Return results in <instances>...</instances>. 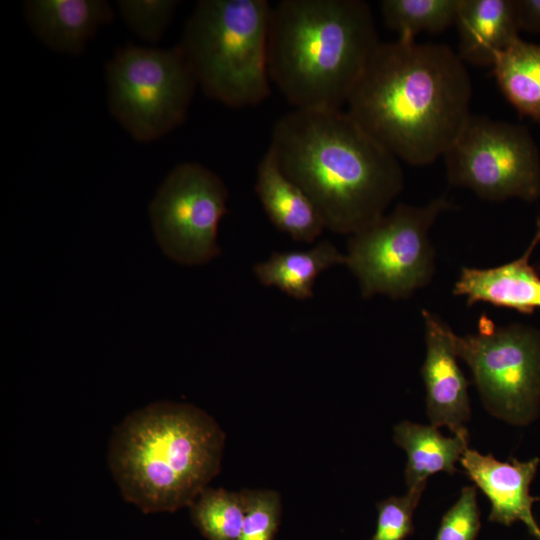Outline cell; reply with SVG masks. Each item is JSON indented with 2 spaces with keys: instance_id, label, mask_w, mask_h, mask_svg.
Instances as JSON below:
<instances>
[{
  "instance_id": "cell-1",
  "label": "cell",
  "mask_w": 540,
  "mask_h": 540,
  "mask_svg": "<svg viewBox=\"0 0 540 540\" xmlns=\"http://www.w3.org/2000/svg\"><path fill=\"white\" fill-rule=\"evenodd\" d=\"M472 82L451 47L399 38L380 42L347 112L399 160L435 162L471 115Z\"/></svg>"
},
{
  "instance_id": "cell-2",
  "label": "cell",
  "mask_w": 540,
  "mask_h": 540,
  "mask_svg": "<svg viewBox=\"0 0 540 540\" xmlns=\"http://www.w3.org/2000/svg\"><path fill=\"white\" fill-rule=\"evenodd\" d=\"M269 147L336 233L368 227L403 189L399 159L343 109H293L274 124Z\"/></svg>"
},
{
  "instance_id": "cell-3",
  "label": "cell",
  "mask_w": 540,
  "mask_h": 540,
  "mask_svg": "<svg viewBox=\"0 0 540 540\" xmlns=\"http://www.w3.org/2000/svg\"><path fill=\"white\" fill-rule=\"evenodd\" d=\"M380 42L362 0H281L269 23L271 82L294 109H342Z\"/></svg>"
},
{
  "instance_id": "cell-4",
  "label": "cell",
  "mask_w": 540,
  "mask_h": 540,
  "mask_svg": "<svg viewBox=\"0 0 540 540\" xmlns=\"http://www.w3.org/2000/svg\"><path fill=\"white\" fill-rule=\"evenodd\" d=\"M225 434L188 403L158 401L113 430L107 461L125 501L144 513L189 507L220 472Z\"/></svg>"
},
{
  "instance_id": "cell-5",
  "label": "cell",
  "mask_w": 540,
  "mask_h": 540,
  "mask_svg": "<svg viewBox=\"0 0 540 540\" xmlns=\"http://www.w3.org/2000/svg\"><path fill=\"white\" fill-rule=\"evenodd\" d=\"M266 0H200L179 44L198 86L231 108L256 106L270 95Z\"/></svg>"
},
{
  "instance_id": "cell-6",
  "label": "cell",
  "mask_w": 540,
  "mask_h": 540,
  "mask_svg": "<svg viewBox=\"0 0 540 540\" xmlns=\"http://www.w3.org/2000/svg\"><path fill=\"white\" fill-rule=\"evenodd\" d=\"M110 113L136 141H156L183 124L196 87L180 46L127 45L105 66Z\"/></svg>"
},
{
  "instance_id": "cell-7",
  "label": "cell",
  "mask_w": 540,
  "mask_h": 540,
  "mask_svg": "<svg viewBox=\"0 0 540 540\" xmlns=\"http://www.w3.org/2000/svg\"><path fill=\"white\" fill-rule=\"evenodd\" d=\"M453 208L445 196L424 206L400 203L351 235L345 264L358 280L362 297L406 299L428 285L435 272L429 231L442 212Z\"/></svg>"
},
{
  "instance_id": "cell-8",
  "label": "cell",
  "mask_w": 540,
  "mask_h": 540,
  "mask_svg": "<svg viewBox=\"0 0 540 540\" xmlns=\"http://www.w3.org/2000/svg\"><path fill=\"white\" fill-rule=\"evenodd\" d=\"M486 409L511 424L532 422L540 406V331L522 324L496 325L486 314L477 332L453 336Z\"/></svg>"
},
{
  "instance_id": "cell-9",
  "label": "cell",
  "mask_w": 540,
  "mask_h": 540,
  "mask_svg": "<svg viewBox=\"0 0 540 540\" xmlns=\"http://www.w3.org/2000/svg\"><path fill=\"white\" fill-rule=\"evenodd\" d=\"M443 158L449 183L484 200L540 197V153L523 125L471 114Z\"/></svg>"
},
{
  "instance_id": "cell-10",
  "label": "cell",
  "mask_w": 540,
  "mask_h": 540,
  "mask_svg": "<svg viewBox=\"0 0 540 540\" xmlns=\"http://www.w3.org/2000/svg\"><path fill=\"white\" fill-rule=\"evenodd\" d=\"M228 189L213 171L196 162L176 165L149 205L155 239L171 260L203 265L221 253L219 224L227 214Z\"/></svg>"
},
{
  "instance_id": "cell-11",
  "label": "cell",
  "mask_w": 540,
  "mask_h": 540,
  "mask_svg": "<svg viewBox=\"0 0 540 540\" xmlns=\"http://www.w3.org/2000/svg\"><path fill=\"white\" fill-rule=\"evenodd\" d=\"M426 357L421 375L426 390V411L432 425L447 427L454 435L469 438L466 423L471 409L468 381L457 363L454 332L440 317L422 310Z\"/></svg>"
},
{
  "instance_id": "cell-12",
  "label": "cell",
  "mask_w": 540,
  "mask_h": 540,
  "mask_svg": "<svg viewBox=\"0 0 540 540\" xmlns=\"http://www.w3.org/2000/svg\"><path fill=\"white\" fill-rule=\"evenodd\" d=\"M460 463L469 478L489 499V521L504 526L520 521L531 536L540 540V525L532 509L533 503L539 498L531 496L529 492L538 469V458L503 462L491 454L484 455L468 448Z\"/></svg>"
},
{
  "instance_id": "cell-13",
  "label": "cell",
  "mask_w": 540,
  "mask_h": 540,
  "mask_svg": "<svg viewBox=\"0 0 540 540\" xmlns=\"http://www.w3.org/2000/svg\"><path fill=\"white\" fill-rule=\"evenodd\" d=\"M25 20L34 35L49 49L77 56L99 28L114 17L105 0H28Z\"/></svg>"
},
{
  "instance_id": "cell-14",
  "label": "cell",
  "mask_w": 540,
  "mask_h": 540,
  "mask_svg": "<svg viewBox=\"0 0 540 540\" xmlns=\"http://www.w3.org/2000/svg\"><path fill=\"white\" fill-rule=\"evenodd\" d=\"M540 242V219L537 231L524 254L492 268L463 267L453 289L465 296L469 306L484 302L497 307L531 314L540 308V275L530 264V257Z\"/></svg>"
},
{
  "instance_id": "cell-15",
  "label": "cell",
  "mask_w": 540,
  "mask_h": 540,
  "mask_svg": "<svg viewBox=\"0 0 540 540\" xmlns=\"http://www.w3.org/2000/svg\"><path fill=\"white\" fill-rule=\"evenodd\" d=\"M255 192L270 221L293 240L312 243L326 229L313 202L283 173L270 147L258 163Z\"/></svg>"
},
{
  "instance_id": "cell-16",
  "label": "cell",
  "mask_w": 540,
  "mask_h": 540,
  "mask_svg": "<svg viewBox=\"0 0 540 540\" xmlns=\"http://www.w3.org/2000/svg\"><path fill=\"white\" fill-rule=\"evenodd\" d=\"M455 25L459 57L477 66H493L520 38L514 0H459Z\"/></svg>"
},
{
  "instance_id": "cell-17",
  "label": "cell",
  "mask_w": 540,
  "mask_h": 540,
  "mask_svg": "<svg viewBox=\"0 0 540 540\" xmlns=\"http://www.w3.org/2000/svg\"><path fill=\"white\" fill-rule=\"evenodd\" d=\"M393 439L405 450V482L408 489L426 486L427 479L438 472L456 473V463L468 449L469 438L445 437L434 425L402 421L394 427Z\"/></svg>"
},
{
  "instance_id": "cell-18",
  "label": "cell",
  "mask_w": 540,
  "mask_h": 540,
  "mask_svg": "<svg viewBox=\"0 0 540 540\" xmlns=\"http://www.w3.org/2000/svg\"><path fill=\"white\" fill-rule=\"evenodd\" d=\"M345 264V255L323 240L308 250L274 252L257 263L254 274L267 287H276L297 300L313 296L318 276L332 266Z\"/></svg>"
},
{
  "instance_id": "cell-19",
  "label": "cell",
  "mask_w": 540,
  "mask_h": 540,
  "mask_svg": "<svg viewBox=\"0 0 540 540\" xmlns=\"http://www.w3.org/2000/svg\"><path fill=\"white\" fill-rule=\"evenodd\" d=\"M492 68L507 101L521 117L540 126V44L519 38L497 56Z\"/></svg>"
},
{
  "instance_id": "cell-20",
  "label": "cell",
  "mask_w": 540,
  "mask_h": 540,
  "mask_svg": "<svg viewBox=\"0 0 540 540\" xmlns=\"http://www.w3.org/2000/svg\"><path fill=\"white\" fill-rule=\"evenodd\" d=\"M246 507L245 490L208 487L189 506L193 524L207 540H239Z\"/></svg>"
},
{
  "instance_id": "cell-21",
  "label": "cell",
  "mask_w": 540,
  "mask_h": 540,
  "mask_svg": "<svg viewBox=\"0 0 540 540\" xmlns=\"http://www.w3.org/2000/svg\"><path fill=\"white\" fill-rule=\"evenodd\" d=\"M459 0H383L381 13L399 38L415 39L420 32L440 33L455 24Z\"/></svg>"
},
{
  "instance_id": "cell-22",
  "label": "cell",
  "mask_w": 540,
  "mask_h": 540,
  "mask_svg": "<svg viewBox=\"0 0 540 540\" xmlns=\"http://www.w3.org/2000/svg\"><path fill=\"white\" fill-rule=\"evenodd\" d=\"M177 0H120V15L128 28L138 37L158 42L179 5Z\"/></svg>"
},
{
  "instance_id": "cell-23",
  "label": "cell",
  "mask_w": 540,
  "mask_h": 540,
  "mask_svg": "<svg viewBox=\"0 0 540 540\" xmlns=\"http://www.w3.org/2000/svg\"><path fill=\"white\" fill-rule=\"evenodd\" d=\"M426 486L408 489L377 504V525L369 540H405L414 532L413 515Z\"/></svg>"
},
{
  "instance_id": "cell-24",
  "label": "cell",
  "mask_w": 540,
  "mask_h": 540,
  "mask_svg": "<svg viewBox=\"0 0 540 540\" xmlns=\"http://www.w3.org/2000/svg\"><path fill=\"white\" fill-rule=\"evenodd\" d=\"M247 507L239 540H274L281 515V500L273 490L246 489Z\"/></svg>"
},
{
  "instance_id": "cell-25",
  "label": "cell",
  "mask_w": 540,
  "mask_h": 540,
  "mask_svg": "<svg viewBox=\"0 0 540 540\" xmlns=\"http://www.w3.org/2000/svg\"><path fill=\"white\" fill-rule=\"evenodd\" d=\"M480 528L476 487L466 486L443 515L435 540H476Z\"/></svg>"
},
{
  "instance_id": "cell-26",
  "label": "cell",
  "mask_w": 540,
  "mask_h": 540,
  "mask_svg": "<svg viewBox=\"0 0 540 540\" xmlns=\"http://www.w3.org/2000/svg\"><path fill=\"white\" fill-rule=\"evenodd\" d=\"M520 31L540 33V0H514Z\"/></svg>"
}]
</instances>
